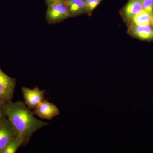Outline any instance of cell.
I'll return each instance as SVG.
<instances>
[{"label":"cell","instance_id":"13","mask_svg":"<svg viewBox=\"0 0 153 153\" xmlns=\"http://www.w3.org/2000/svg\"><path fill=\"white\" fill-rule=\"evenodd\" d=\"M142 3L143 10L153 15V0H142Z\"/></svg>","mask_w":153,"mask_h":153},{"label":"cell","instance_id":"15","mask_svg":"<svg viewBox=\"0 0 153 153\" xmlns=\"http://www.w3.org/2000/svg\"><path fill=\"white\" fill-rule=\"evenodd\" d=\"M62 0H45V3L47 7L55 4V3L58 2Z\"/></svg>","mask_w":153,"mask_h":153},{"label":"cell","instance_id":"7","mask_svg":"<svg viewBox=\"0 0 153 153\" xmlns=\"http://www.w3.org/2000/svg\"><path fill=\"white\" fill-rule=\"evenodd\" d=\"M130 33L142 40H153V28L150 26H138L133 24L129 28Z\"/></svg>","mask_w":153,"mask_h":153},{"label":"cell","instance_id":"16","mask_svg":"<svg viewBox=\"0 0 153 153\" xmlns=\"http://www.w3.org/2000/svg\"><path fill=\"white\" fill-rule=\"evenodd\" d=\"M152 25L153 27V14L152 15Z\"/></svg>","mask_w":153,"mask_h":153},{"label":"cell","instance_id":"3","mask_svg":"<svg viewBox=\"0 0 153 153\" xmlns=\"http://www.w3.org/2000/svg\"><path fill=\"white\" fill-rule=\"evenodd\" d=\"M71 16L64 0L48 6L46 13V19L49 24H57Z\"/></svg>","mask_w":153,"mask_h":153},{"label":"cell","instance_id":"11","mask_svg":"<svg viewBox=\"0 0 153 153\" xmlns=\"http://www.w3.org/2000/svg\"><path fill=\"white\" fill-rule=\"evenodd\" d=\"M21 146H22V139L18 134L8 143L1 153H16L17 150Z\"/></svg>","mask_w":153,"mask_h":153},{"label":"cell","instance_id":"9","mask_svg":"<svg viewBox=\"0 0 153 153\" xmlns=\"http://www.w3.org/2000/svg\"><path fill=\"white\" fill-rule=\"evenodd\" d=\"M70 13L79 15L85 12V0H64Z\"/></svg>","mask_w":153,"mask_h":153},{"label":"cell","instance_id":"8","mask_svg":"<svg viewBox=\"0 0 153 153\" xmlns=\"http://www.w3.org/2000/svg\"><path fill=\"white\" fill-rule=\"evenodd\" d=\"M143 10L142 0H129L124 7L123 12L126 19L132 20Z\"/></svg>","mask_w":153,"mask_h":153},{"label":"cell","instance_id":"12","mask_svg":"<svg viewBox=\"0 0 153 153\" xmlns=\"http://www.w3.org/2000/svg\"><path fill=\"white\" fill-rule=\"evenodd\" d=\"M102 0H85V12L89 14L97 7Z\"/></svg>","mask_w":153,"mask_h":153},{"label":"cell","instance_id":"14","mask_svg":"<svg viewBox=\"0 0 153 153\" xmlns=\"http://www.w3.org/2000/svg\"><path fill=\"white\" fill-rule=\"evenodd\" d=\"M4 112L1 105H0V121L7 118Z\"/></svg>","mask_w":153,"mask_h":153},{"label":"cell","instance_id":"5","mask_svg":"<svg viewBox=\"0 0 153 153\" xmlns=\"http://www.w3.org/2000/svg\"><path fill=\"white\" fill-rule=\"evenodd\" d=\"M33 110L32 113L34 115L38 116L42 119L47 120H51L60 114L57 107L53 103L49 102L47 100H44Z\"/></svg>","mask_w":153,"mask_h":153},{"label":"cell","instance_id":"6","mask_svg":"<svg viewBox=\"0 0 153 153\" xmlns=\"http://www.w3.org/2000/svg\"><path fill=\"white\" fill-rule=\"evenodd\" d=\"M17 135V131L7 117L0 121V153Z\"/></svg>","mask_w":153,"mask_h":153},{"label":"cell","instance_id":"2","mask_svg":"<svg viewBox=\"0 0 153 153\" xmlns=\"http://www.w3.org/2000/svg\"><path fill=\"white\" fill-rule=\"evenodd\" d=\"M16 79L6 74L0 68V105L13 102Z\"/></svg>","mask_w":153,"mask_h":153},{"label":"cell","instance_id":"1","mask_svg":"<svg viewBox=\"0 0 153 153\" xmlns=\"http://www.w3.org/2000/svg\"><path fill=\"white\" fill-rule=\"evenodd\" d=\"M22 140V146L29 144L34 133L49 124L34 117L25 102L18 101L1 105Z\"/></svg>","mask_w":153,"mask_h":153},{"label":"cell","instance_id":"10","mask_svg":"<svg viewBox=\"0 0 153 153\" xmlns=\"http://www.w3.org/2000/svg\"><path fill=\"white\" fill-rule=\"evenodd\" d=\"M152 15L143 10L136 15L132 20L134 25L138 26H150L152 25Z\"/></svg>","mask_w":153,"mask_h":153},{"label":"cell","instance_id":"4","mask_svg":"<svg viewBox=\"0 0 153 153\" xmlns=\"http://www.w3.org/2000/svg\"><path fill=\"white\" fill-rule=\"evenodd\" d=\"M22 93L25 103L29 109H34L44 100L46 90H40L38 86L33 89L22 88Z\"/></svg>","mask_w":153,"mask_h":153}]
</instances>
